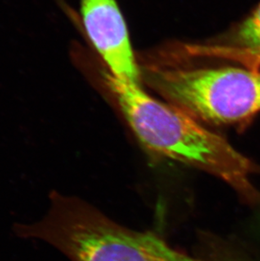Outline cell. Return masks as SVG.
Segmentation results:
<instances>
[{"label":"cell","instance_id":"obj_3","mask_svg":"<svg viewBox=\"0 0 260 261\" xmlns=\"http://www.w3.org/2000/svg\"><path fill=\"white\" fill-rule=\"evenodd\" d=\"M84 28L114 76L141 85V69L133 51L128 29L116 0H80Z\"/></svg>","mask_w":260,"mask_h":261},{"label":"cell","instance_id":"obj_5","mask_svg":"<svg viewBox=\"0 0 260 261\" xmlns=\"http://www.w3.org/2000/svg\"><path fill=\"white\" fill-rule=\"evenodd\" d=\"M202 243L206 261H251L231 244L217 237L204 234Z\"/></svg>","mask_w":260,"mask_h":261},{"label":"cell","instance_id":"obj_1","mask_svg":"<svg viewBox=\"0 0 260 261\" xmlns=\"http://www.w3.org/2000/svg\"><path fill=\"white\" fill-rule=\"evenodd\" d=\"M104 84L145 150L214 175L230 185L246 203L260 204L251 177L258 166L226 139L173 106L150 97L140 85L102 73Z\"/></svg>","mask_w":260,"mask_h":261},{"label":"cell","instance_id":"obj_2","mask_svg":"<svg viewBox=\"0 0 260 261\" xmlns=\"http://www.w3.org/2000/svg\"><path fill=\"white\" fill-rule=\"evenodd\" d=\"M50 207L41 221L17 224L16 235L48 243L71 261H206L170 246L150 232L118 224L75 196L50 194Z\"/></svg>","mask_w":260,"mask_h":261},{"label":"cell","instance_id":"obj_4","mask_svg":"<svg viewBox=\"0 0 260 261\" xmlns=\"http://www.w3.org/2000/svg\"><path fill=\"white\" fill-rule=\"evenodd\" d=\"M195 55H211L232 59L255 71L260 69V4L253 12L232 32L229 33L222 44L200 47Z\"/></svg>","mask_w":260,"mask_h":261}]
</instances>
